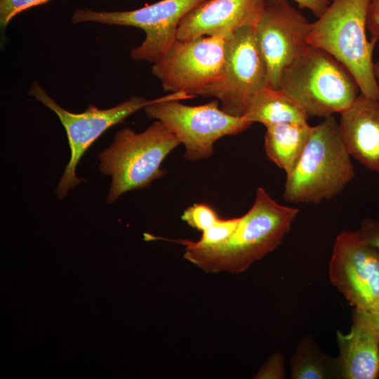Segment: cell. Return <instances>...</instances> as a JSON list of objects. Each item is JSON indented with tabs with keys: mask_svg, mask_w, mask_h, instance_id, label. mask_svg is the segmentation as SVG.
<instances>
[{
	"mask_svg": "<svg viewBox=\"0 0 379 379\" xmlns=\"http://www.w3.org/2000/svg\"><path fill=\"white\" fill-rule=\"evenodd\" d=\"M298 213L259 187L253 206L225 241L201 247L189 239L173 241L185 246V259L206 272L241 273L280 245Z\"/></svg>",
	"mask_w": 379,
	"mask_h": 379,
	"instance_id": "1",
	"label": "cell"
},
{
	"mask_svg": "<svg viewBox=\"0 0 379 379\" xmlns=\"http://www.w3.org/2000/svg\"><path fill=\"white\" fill-rule=\"evenodd\" d=\"M333 115L312 129L293 169L286 174L284 199L289 203L319 204L340 194L354 169Z\"/></svg>",
	"mask_w": 379,
	"mask_h": 379,
	"instance_id": "2",
	"label": "cell"
},
{
	"mask_svg": "<svg viewBox=\"0 0 379 379\" xmlns=\"http://www.w3.org/2000/svg\"><path fill=\"white\" fill-rule=\"evenodd\" d=\"M279 88L308 117H328L347 109L361 93L352 74L322 48L309 45L282 70Z\"/></svg>",
	"mask_w": 379,
	"mask_h": 379,
	"instance_id": "3",
	"label": "cell"
},
{
	"mask_svg": "<svg viewBox=\"0 0 379 379\" xmlns=\"http://www.w3.org/2000/svg\"><path fill=\"white\" fill-rule=\"evenodd\" d=\"M371 0H332L325 12L311 23L309 45L327 51L356 79L361 93L378 98L373 52L376 44L366 30Z\"/></svg>",
	"mask_w": 379,
	"mask_h": 379,
	"instance_id": "4",
	"label": "cell"
},
{
	"mask_svg": "<svg viewBox=\"0 0 379 379\" xmlns=\"http://www.w3.org/2000/svg\"><path fill=\"white\" fill-rule=\"evenodd\" d=\"M180 144L158 120L139 133L129 128L118 131L112 144L98 155L100 172L112 178L107 202H114L126 192L146 188L164 176L166 171L161 165Z\"/></svg>",
	"mask_w": 379,
	"mask_h": 379,
	"instance_id": "5",
	"label": "cell"
},
{
	"mask_svg": "<svg viewBox=\"0 0 379 379\" xmlns=\"http://www.w3.org/2000/svg\"><path fill=\"white\" fill-rule=\"evenodd\" d=\"M194 97L183 92L172 93L152 100L144 108L149 118L161 121L185 145V159L192 161L210 157L215 141L240 133L252 124L243 117L224 112L216 99L198 106L179 102Z\"/></svg>",
	"mask_w": 379,
	"mask_h": 379,
	"instance_id": "6",
	"label": "cell"
},
{
	"mask_svg": "<svg viewBox=\"0 0 379 379\" xmlns=\"http://www.w3.org/2000/svg\"><path fill=\"white\" fill-rule=\"evenodd\" d=\"M267 87V70L255 42L254 27H242L226 38L225 63L221 77L198 95L214 98L220 108L243 117L252 96Z\"/></svg>",
	"mask_w": 379,
	"mask_h": 379,
	"instance_id": "7",
	"label": "cell"
},
{
	"mask_svg": "<svg viewBox=\"0 0 379 379\" xmlns=\"http://www.w3.org/2000/svg\"><path fill=\"white\" fill-rule=\"evenodd\" d=\"M206 0H161L129 11H95L77 9L73 23L95 22L111 25L131 26L145 32V39L131 52L134 60L155 62L176 40L182 18Z\"/></svg>",
	"mask_w": 379,
	"mask_h": 379,
	"instance_id": "8",
	"label": "cell"
},
{
	"mask_svg": "<svg viewBox=\"0 0 379 379\" xmlns=\"http://www.w3.org/2000/svg\"><path fill=\"white\" fill-rule=\"evenodd\" d=\"M29 94L57 114L67 133L71 157L55 190L59 199L65 197L69 189H74L83 181L76 175V168L95 140L107 129L144 109L152 101L133 96L109 109H101L90 105L84 112L74 114L60 107L36 81L31 85Z\"/></svg>",
	"mask_w": 379,
	"mask_h": 379,
	"instance_id": "9",
	"label": "cell"
},
{
	"mask_svg": "<svg viewBox=\"0 0 379 379\" xmlns=\"http://www.w3.org/2000/svg\"><path fill=\"white\" fill-rule=\"evenodd\" d=\"M226 38L204 36L176 39L152 67L165 91L197 95L224 70Z\"/></svg>",
	"mask_w": 379,
	"mask_h": 379,
	"instance_id": "10",
	"label": "cell"
},
{
	"mask_svg": "<svg viewBox=\"0 0 379 379\" xmlns=\"http://www.w3.org/2000/svg\"><path fill=\"white\" fill-rule=\"evenodd\" d=\"M311 23L288 0H266L254 27L267 70V87L279 89L283 69L308 46Z\"/></svg>",
	"mask_w": 379,
	"mask_h": 379,
	"instance_id": "11",
	"label": "cell"
},
{
	"mask_svg": "<svg viewBox=\"0 0 379 379\" xmlns=\"http://www.w3.org/2000/svg\"><path fill=\"white\" fill-rule=\"evenodd\" d=\"M331 282L354 308H379V251L357 232L343 231L336 237L329 264Z\"/></svg>",
	"mask_w": 379,
	"mask_h": 379,
	"instance_id": "12",
	"label": "cell"
},
{
	"mask_svg": "<svg viewBox=\"0 0 379 379\" xmlns=\"http://www.w3.org/2000/svg\"><path fill=\"white\" fill-rule=\"evenodd\" d=\"M266 0H206L180 20L176 39L204 36L227 38L237 29L255 27Z\"/></svg>",
	"mask_w": 379,
	"mask_h": 379,
	"instance_id": "13",
	"label": "cell"
},
{
	"mask_svg": "<svg viewBox=\"0 0 379 379\" xmlns=\"http://www.w3.org/2000/svg\"><path fill=\"white\" fill-rule=\"evenodd\" d=\"M340 114V133L350 155L379 173V99L361 93Z\"/></svg>",
	"mask_w": 379,
	"mask_h": 379,
	"instance_id": "14",
	"label": "cell"
},
{
	"mask_svg": "<svg viewBox=\"0 0 379 379\" xmlns=\"http://www.w3.org/2000/svg\"><path fill=\"white\" fill-rule=\"evenodd\" d=\"M338 357L343 378L376 379L379 377V336L362 311L354 308L350 332H337Z\"/></svg>",
	"mask_w": 379,
	"mask_h": 379,
	"instance_id": "15",
	"label": "cell"
},
{
	"mask_svg": "<svg viewBox=\"0 0 379 379\" xmlns=\"http://www.w3.org/2000/svg\"><path fill=\"white\" fill-rule=\"evenodd\" d=\"M247 121L266 127L278 124L307 121L309 117L290 95L281 88L264 87L251 98L243 115Z\"/></svg>",
	"mask_w": 379,
	"mask_h": 379,
	"instance_id": "16",
	"label": "cell"
},
{
	"mask_svg": "<svg viewBox=\"0 0 379 379\" xmlns=\"http://www.w3.org/2000/svg\"><path fill=\"white\" fill-rule=\"evenodd\" d=\"M266 129V155L288 174L298 163L312 126L307 121L289 122L269 126Z\"/></svg>",
	"mask_w": 379,
	"mask_h": 379,
	"instance_id": "17",
	"label": "cell"
},
{
	"mask_svg": "<svg viewBox=\"0 0 379 379\" xmlns=\"http://www.w3.org/2000/svg\"><path fill=\"white\" fill-rule=\"evenodd\" d=\"M291 368L293 379L343 378L339 358L323 353L308 337L301 339L291 359Z\"/></svg>",
	"mask_w": 379,
	"mask_h": 379,
	"instance_id": "18",
	"label": "cell"
},
{
	"mask_svg": "<svg viewBox=\"0 0 379 379\" xmlns=\"http://www.w3.org/2000/svg\"><path fill=\"white\" fill-rule=\"evenodd\" d=\"M241 217L230 219L219 218L208 229L202 232L199 240L192 241V244L201 247L218 245L225 241L237 227Z\"/></svg>",
	"mask_w": 379,
	"mask_h": 379,
	"instance_id": "19",
	"label": "cell"
},
{
	"mask_svg": "<svg viewBox=\"0 0 379 379\" xmlns=\"http://www.w3.org/2000/svg\"><path fill=\"white\" fill-rule=\"evenodd\" d=\"M181 218L190 227L201 232L208 229L220 218L215 211L206 204H195L188 207Z\"/></svg>",
	"mask_w": 379,
	"mask_h": 379,
	"instance_id": "20",
	"label": "cell"
},
{
	"mask_svg": "<svg viewBox=\"0 0 379 379\" xmlns=\"http://www.w3.org/2000/svg\"><path fill=\"white\" fill-rule=\"evenodd\" d=\"M49 0H0V25L4 29L10 21L22 11Z\"/></svg>",
	"mask_w": 379,
	"mask_h": 379,
	"instance_id": "21",
	"label": "cell"
},
{
	"mask_svg": "<svg viewBox=\"0 0 379 379\" xmlns=\"http://www.w3.org/2000/svg\"><path fill=\"white\" fill-rule=\"evenodd\" d=\"M255 376L256 378H284L286 375L281 354H273Z\"/></svg>",
	"mask_w": 379,
	"mask_h": 379,
	"instance_id": "22",
	"label": "cell"
},
{
	"mask_svg": "<svg viewBox=\"0 0 379 379\" xmlns=\"http://www.w3.org/2000/svg\"><path fill=\"white\" fill-rule=\"evenodd\" d=\"M357 234L368 244L379 251V222L371 219L364 220Z\"/></svg>",
	"mask_w": 379,
	"mask_h": 379,
	"instance_id": "23",
	"label": "cell"
},
{
	"mask_svg": "<svg viewBox=\"0 0 379 379\" xmlns=\"http://www.w3.org/2000/svg\"><path fill=\"white\" fill-rule=\"evenodd\" d=\"M366 28L371 34L370 41L376 44L379 40V0H371Z\"/></svg>",
	"mask_w": 379,
	"mask_h": 379,
	"instance_id": "24",
	"label": "cell"
},
{
	"mask_svg": "<svg viewBox=\"0 0 379 379\" xmlns=\"http://www.w3.org/2000/svg\"><path fill=\"white\" fill-rule=\"evenodd\" d=\"M301 8L309 9L317 18H319L326 10L332 0H293Z\"/></svg>",
	"mask_w": 379,
	"mask_h": 379,
	"instance_id": "25",
	"label": "cell"
},
{
	"mask_svg": "<svg viewBox=\"0 0 379 379\" xmlns=\"http://www.w3.org/2000/svg\"><path fill=\"white\" fill-rule=\"evenodd\" d=\"M361 310L374 331L379 336V308L374 312Z\"/></svg>",
	"mask_w": 379,
	"mask_h": 379,
	"instance_id": "26",
	"label": "cell"
},
{
	"mask_svg": "<svg viewBox=\"0 0 379 379\" xmlns=\"http://www.w3.org/2000/svg\"><path fill=\"white\" fill-rule=\"evenodd\" d=\"M374 73L378 85V99H379V62H374Z\"/></svg>",
	"mask_w": 379,
	"mask_h": 379,
	"instance_id": "27",
	"label": "cell"
}]
</instances>
